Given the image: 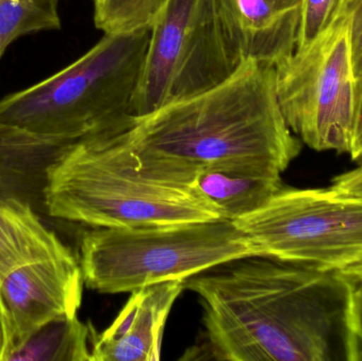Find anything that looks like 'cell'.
I'll return each instance as SVG.
<instances>
[{
    "label": "cell",
    "instance_id": "6da1fadb",
    "mask_svg": "<svg viewBox=\"0 0 362 361\" xmlns=\"http://www.w3.org/2000/svg\"><path fill=\"white\" fill-rule=\"evenodd\" d=\"M185 288L204 312V358L362 360L354 288L338 273L246 256L189 278Z\"/></svg>",
    "mask_w": 362,
    "mask_h": 361
},
{
    "label": "cell",
    "instance_id": "7a4b0ae2",
    "mask_svg": "<svg viewBox=\"0 0 362 361\" xmlns=\"http://www.w3.org/2000/svg\"><path fill=\"white\" fill-rule=\"evenodd\" d=\"M144 175L195 186L208 170L282 176L302 142L279 105L274 66L242 61L216 86L134 119L118 134Z\"/></svg>",
    "mask_w": 362,
    "mask_h": 361
},
{
    "label": "cell",
    "instance_id": "3957f363",
    "mask_svg": "<svg viewBox=\"0 0 362 361\" xmlns=\"http://www.w3.org/2000/svg\"><path fill=\"white\" fill-rule=\"evenodd\" d=\"M42 205L51 218L98 228L223 220L197 187L142 174L118 134L93 136L57 148L44 167Z\"/></svg>",
    "mask_w": 362,
    "mask_h": 361
},
{
    "label": "cell",
    "instance_id": "277c9868",
    "mask_svg": "<svg viewBox=\"0 0 362 361\" xmlns=\"http://www.w3.org/2000/svg\"><path fill=\"white\" fill-rule=\"evenodd\" d=\"M150 28L104 34L84 55L0 101V126L46 146L127 131L150 42Z\"/></svg>",
    "mask_w": 362,
    "mask_h": 361
},
{
    "label": "cell",
    "instance_id": "5b68a950",
    "mask_svg": "<svg viewBox=\"0 0 362 361\" xmlns=\"http://www.w3.org/2000/svg\"><path fill=\"white\" fill-rule=\"evenodd\" d=\"M262 256L233 222L137 228H98L80 237L87 288L101 294L132 292L172 280L187 281L236 259Z\"/></svg>",
    "mask_w": 362,
    "mask_h": 361
},
{
    "label": "cell",
    "instance_id": "8992f818",
    "mask_svg": "<svg viewBox=\"0 0 362 361\" xmlns=\"http://www.w3.org/2000/svg\"><path fill=\"white\" fill-rule=\"evenodd\" d=\"M242 63L217 0H169L151 25L135 118L204 93Z\"/></svg>",
    "mask_w": 362,
    "mask_h": 361
},
{
    "label": "cell",
    "instance_id": "52a82bcc",
    "mask_svg": "<svg viewBox=\"0 0 362 361\" xmlns=\"http://www.w3.org/2000/svg\"><path fill=\"white\" fill-rule=\"evenodd\" d=\"M233 223L263 256L331 273L362 262V199L332 186H284L263 208Z\"/></svg>",
    "mask_w": 362,
    "mask_h": 361
},
{
    "label": "cell",
    "instance_id": "ba28073f",
    "mask_svg": "<svg viewBox=\"0 0 362 361\" xmlns=\"http://www.w3.org/2000/svg\"><path fill=\"white\" fill-rule=\"evenodd\" d=\"M274 68L279 105L293 135L318 152L349 154L356 78L348 17L340 15L310 46Z\"/></svg>",
    "mask_w": 362,
    "mask_h": 361
},
{
    "label": "cell",
    "instance_id": "9c48e42d",
    "mask_svg": "<svg viewBox=\"0 0 362 361\" xmlns=\"http://www.w3.org/2000/svg\"><path fill=\"white\" fill-rule=\"evenodd\" d=\"M51 154L0 135V282L18 267L70 251L42 224L32 201L42 186L32 182L28 165L49 160Z\"/></svg>",
    "mask_w": 362,
    "mask_h": 361
},
{
    "label": "cell",
    "instance_id": "30bf717a",
    "mask_svg": "<svg viewBox=\"0 0 362 361\" xmlns=\"http://www.w3.org/2000/svg\"><path fill=\"white\" fill-rule=\"evenodd\" d=\"M84 285L80 262L71 250L23 265L6 276L0 282V311L8 329L11 355L46 324L78 316Z\"/></svg>",
    "mask_w": 362,
    "mask_h": 361
},
{
    "label": "cell",
    "instance_id": "8fae6325",
    "mask_svg": "<svg viewBox=\"0 0 362 361\" xmlns=\"http://www.w3.org/2000/svg\"><path fill=\"white\" fill-rule=\"evenodd\" d=\"M185 288L183 280H172L132 292L114 322L93 330L91 361L160 360L165 324Z\"/></svg>",
    "mask_w": 362,
    "mask_h": 361
},
{
    "label": "cell",
    "instance_id": "7c38bea8",
    "mask_svg": "<svg viewBox=\"0 0 362 361\" xmlns=\"http://www.w3.org/2000/svg\"><path fill=\"white\" fill-rule=\"evenodd\" d=\"M242 61L276 67L297 48L302 0H217Z\"/></svg>",
    "mask_w": 362,
    "mask_h": 361
},
{
    "label": "cell",
    "instance_id": "4fadbf2b",
    "mask_svg": "<svg viewBox=\"0 0 362 361\" xmlns=\"http://www.w3.org/2000/svg\"><path fill=\"white\" fill-rule=\"evenodd\" d=\"M195 186L212 201L223 220L235 222L263 208L283 187L282 176L208 170Z\"/></svg>",
    "mask_w": 362,
    "mask_h": 361
},
{
    "label": "cell",
    "instance_id": "5bb4252c",
    "mask_svg": "<svg viewBox=\"0 0 362 361\" xmlns=\"http://www.w3.org/2000/svg\"><path fill=\"white\" fill-rule=\"evenodd\" d=\"M93 330L78 316L54 320L13 352L8 361H91Z\"/></svg>",
    "mask_w": 362,
    "mask_h": 361
},
{
    "label": "cell",
    "instance_id": "9a60e30c",
    "mask_svg": "<svg viewBox=\"0 0 362 361\" xmlns=\"http://www.w3.org/2000/svg\"><path fill=\"white\" fill-rule=\"evenodd\" d=\"M61 0H0V59L14 40L62 27Z\"/></svg>",
    "mask_w": 362,
    "mask_h": 361
},
{
    "label": "cell",
    "instance_id": "2e32d148",
    "mask_svg": "<svg viewBox=\"0 0 362 361\" xmlns=\"http://www.w3.org/2000/svg\"><path fill=\"white\" fill-rule=\"evenodd\" d=\"M169 0H98L93 20L104 34L150 28Z\"/></svg>",
    "mask_w": 362,
    "mask_h": 361
},
{
    "label": "cell",
    "instance_id": "e0dca14e",
    "mask_svg": "<svg viewBox=\"0 0 362 361\" xmlns=\"http://www.w3.org/2000/svg\"><path fill=\"white\" fill-rule=\"evenodd\" d=\"M344 0H302L297 48L310 46L340 16Z\"/></svg>",
    "mask_w": 362,
    "mask_h": 361
},
{
    "label": "cell",
    "instance_id": "ac0fdd59",
    "mask_svg": "<svg viewBox=\"0 0 362 361\" xmlns=\"http://www.w3.org/2000/svg\"><path fill=\"white\" fill-rule=\"evenodd\" d=\"M340 15L350 20L352 63L355 78H362V0H344Z\"/></svg>",
    "mask_w": 362,
    "mask_h": 361
},
{
    "label": "cell",
    "instance_id": "d6986e66",
    "mask_svg": "<svg viewBox=\"0 0 362 361\" xmlns=\"http://www.w3.org/2000/svg\"><path fill=\"white\" fill-rule=\"evenodd\" d=\"M331 186L344 194L362 199V163L356 169L336 176Z\"/></svg>",
    "mask_w": 362,
    "mask_h": 361
},
{
    "label": "cell",
    "instance_id": "ffe728a7",
    "mask_svg": "<svg viewBox=\"0 0 362 361\" xmlns=\"http://www.w3.org/2000/svg\"><path fill=\"white\" fill-rule=\"evenodd\" d=\"M362 140V78L355 85V116L351 150ZM351 152V150H350ZM350 154V153H349Z\"/></svg>",
    "mask_w": 362,
    "mask_h": 361
},
{
    "label": "cell",
    "instance_id": "44dd1931",
    "mask_svg": "<svg viewBox=\"0 0 362 361\" xmlns=\"http://www.w3.org/2000/svg\"><path fill=\"white\" fill-rule=\"evenodd\" d=\"M338 273L351 283L355 290L362 292V262Z\"/></svg>",
    "mask_w": 362,
    "mask_h": 361
},
{
    "label": "cell",
    "instance_id": "7402d4cb",
    "mask_svg": "<svg viewBox=\"0 0 362 361\" xmlns=\"http://www.w3.org/2000/svg\"><path fill=\"white\" fill-rule=\"evenodd\" d=\"M11 355V343L8 338V329L4 315L0 311V361H8Z\"/></svg>",
    "mask_w": 362,
    "mask_h": 361
},
{
    "label": "cell",
    "instance_id": "603a6c76",
    "mask_svg": "<svg viewBox=\"0 0 362 361\" xmlns=\"http://www.w3.org/2000/svg\"><path fill=\"white\" fill-rule=\"evenodd\" d=\"M353 321L355 331L362 341V292L355 290L353 298Z\"/></svg>",
    "mask_w": 362,
    "mask_h": 361
},
{
    "label": "cell",
    "instance_id": "cb8c5ba5",
    "mask_svg": "<svg viewBox=\"0 0 362 361\" xmlns=\"http://www.w3.org/2000/svg\"><path fill=\"white\" fill-rule=\"evenodd\" d=\"M350 156L352 160H354L358 165L362 163V140L351 150Z\"/></svg>",
    "mask_w": 362,
    "mask_h": 361
},
{
    "label": "cell",
    "instance_id": "d4e9b609",
    "mask_svg": "<svg viewBox=\"0 0 362 361\" xmlns=\"http://www.w3.org/2000/svg\"><path fill=\"white\" fill-rule=\"evenodd\" d=\"M98 0H93V4H95V2H97Z\"/></svg>",
    "mask_w": 362,
    "mask_h": 361
}]
</instances>
